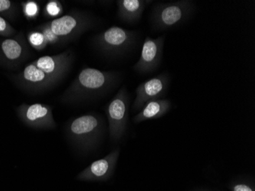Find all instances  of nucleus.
<instances>
[{"instance_id":"nucleus-1","label":"nucleus","mask_w":255,"mask_h":191,"mask_svg":"<svg viewBox=\"0 0 255 191\" xmlns=\"http://www.w3.org/2000/svg\"><path fill=\"white\" fill-rule=\"evenodd\" d=\"M72 62L73 54L71 51H65L56 55L42 56L29 63L14 77V80L27 91L44 92L64 78Z\"/></svg>"},{"instance_id":"nucleus-2","label":"nucleus","mask_w":255,"mask_h":191,"mask_svg":"<svg viewBox=\"0 0 255 191\" xmlns=\"http://www.w3.org/2000/svg\"><path fill=\"white\" fill-rule=\"evenodd\" d=\"M120 74L99 69L86 67L66 90L61 100L80 103L105 94L119 83Z\"/></svg>"},{"instance_id":"nucleus-3","label":"nucleus","mask_w":255,"mask_h":191,"mask_svg":"<svg viewBox=\"0 0 255 191\" xmlns=\"http://www.w3.org/2000/svg\"><path fill=\"white\" fill-rule=\"evenodd\" d=\"M103 131V119L91 113L73 119L67 126L69 139L84 149H93L97 146Z\"/></svg>"},{"instance_id":"nucleus-4","label":"nucleus","mask_w":255,"mask_h":191,"mask_svg":"<svg viewBox=\"0 0 255 191\" xmlns=\"http://www.w3.org/2000/svg\"><path fill=\"white\" fill-rule=\"evenodd\" d=\"M193 10L194 3L190 0L160 2L153 7L150 21L154 29H169L188 19Z\"/></svg>"},{"instance_id":"nucleus-5","label":"nucleus","mask_w":255,"mask_h":191,"mask_svg":"<svg viewBox=\"0 0 255 191\" xmlns=\"http://www.w3.org/2000/svg\"><path fill=\"white\" fill-rule=\"evenodd\" d=\"M61 41L76 39L94 25L91 15L84 11H74L67 15L44 23Z\"/></svg>"},{"instance_id":"nucleus-6","label":"nucleus","mask_w":255,"mask_h":191,"mask_svg":"<svg viewBox=\"0 0 255 191\" xmlns=\"http://www.w3.org/2000/svg\"><path fill=\"white\" fill-rule=\"evenodd\" d=\"M129 97L126 87L119 90L107 106L110 137L113 140L122 139L127 129Z\"/></svg>"},{"instance_id":"nucleus-7","label":"nucleus","mask_w":255,"mask_h":191,"mask_svg":"<svg viewBox=\"0 0 255 191\" xmlns=\"http://www.w3.org/2000/svg\"><path fill=\"white\" fill-rule=\"evenodd\" d=\"M136 32L120 26H112L95 37L96 45L108 55L123 54L132 47Z\"/></svg>"},{"instance_id":"nucleus-8","label":"nucleus","mask_w":255,"mask_h":191,"mask_svg":"<svg viewBox=\"0 0 255 191\" xmlns=\"http://www.w3.org/2000/svg\"><path fill=\"white\" fill-rule=\"evenodd\" d=\"M16 112L21 121L29 127L51 129L57 126L53 117L52 107L48 105L23 103L18 106Z\"/></svg>"},{"instance_id":"nucleus-9","label":"nucleus","mask_w":255,"mask_h":191,"mask_svg":"<svg viewBox=\"0 0 255 191\" xmlns=\"http://www.w3.org/2000/svg\"><path fill=\"white\" fill-rule=\"evenodd\" d=\"M165 35L152 38L147 36L143 43L142 50L134 70L140 74L153 72L160 67L163 57Z\"/></svg>"},{"instance_id":"nucleus-10","label":"nucleus","mask_w":255,"mask_h":191,"mask_svg":"<svg viewBox=\"0 0 255 191\" xmlns=\"http://www.w3.org/2000/svg\"><path fill=\"white\" fill-rule=\"evenodd\" d=\"M169 83L170 75L165 72L140 83L136 89V97L133 103V109L140 110L150 100L164 97L168 89Z\"/></svg>"},{"instance_id":"nucleus-11","label":"nucleus","mask_w":255,"mask_h":191,"mask_svg":"<svg viewBox=\"0 0 255 191\" xmlns=\"http://www.w3.org/2000/svg\"><path fill=\"white\" fill-rule=\"evenodd\" d=\"M28 51L26 39L22 32L0 40V65L9 68L16 67L25 60Z\"/></svg>"},{"instance_id":"nucleus-12","label":"nucleus","mask_w":255,"mask_h":191,"mask_svg":"<svg viewBox=\"0 0 255 191\" xmlns=\"http://www.w3.org/2000/svg\"><path fill=\"white\" fill-rule=\"evenodd\" d=\"M120 156V149L113 151L106 157L93 162L77 176L83 182H104L113 175Z\"/></svg>"},{"instance_id":"nucleus-13","label":"nucleus","mask_w":255,"mask_h":191,"mask_svg":"<svg viewBox=\"0 0 255 191\" xmlns=\"http://www.w3.org/2000/svg\"><path fill=\"white\" fill-rule=\"evenodd\" d=\"M119 18L126 22L134 23L141 19L143 11L151 1L147 0H118Z\"/></svg>"},{"instance_id":"nucleus-14","label":"nucleus","mask_w":255,"mask_h":191,"mask_svg":"<svg viewBox=\"0 0 255 191\" xmlns=\"http://www.w3.org/2000/svg\"><path fill=\"white\" fill-rule=\"evenodd\" d=\"M171 107V102L169 100L155 99L146 103L140 113L134 117L136 123L146 121L149 119H159L164 116Z\"/></svg>"},{"instance_id":"nucleus-15","label":"nucleus","mask_w":255,"mask_h":191,"mask_svg":"<svg viewBox=\"0 0 255 191\" xmlns=\"http://www.w3.org/2000/svg\"><path fill=\"white\" fill-rule=\"evenodd\" d=\"M27 41L37 51H42L48 45L43 33L37 29L28 32Z\"/></svg>"},{"instance_id":"nucleus-16","label":"nucleus","mask_w":255,"mask_h":191,"mask_svg":"<svg viewBox=\"0 0 255 191\" xmlns=\"http://www.w3.org/2000/svg\"><path fill=\"white\" fill-rule=\"evenodd\" d=\"M22 12L28 20H34L39 15L40 6L38 2L28 0L21 3Z\"/></svg>"},{"instance_id":"nucleus-17","label":"nucleus","mask_w":255,"mask_h":191,"mask_svg":"<svg viewBox=\"0 0 255 191\" xmlns=\"http://www.w3.org/2000/svg\"><path fill=\"white\" fill-rule=\"evenodd\" d=\"M16 6L10 0H0V17L8 19L13 18L16 13Z\"/></svg>"},{"instance_id":"nucleus-18","label":"nucleus","mask_w":255,"mask_h":191,"mask_svg":"<svg viewBox=\"0 0 255 191\" xmlns=\"http://www.w3.org/2000/svg\"><path fill=\"white\" fill-rule=\"evenodd\" d=\"M63 12V7L61 2L57 0H51L47 2L44 7V15L49 18L59 16Z\"/></svg>"},{"instance_id":"nucleus-19","label":"nucleus","mask_w":255,"mask_h":191,"mask_svg":"<svg viewBox=\"0 0 255 191\" xmlns=\"http://www.w3.org/2000/svg\"><path fill=\"white\" fill-rule=\"evenodd\" d=\"M36 29L43 33L48 44H56L57 43L61 42V40L56 34H54L44 23L42 25H39Z\"/></svg>"},{"instance_id":"nucleus-20","label":"nucleus","mask_w":255,"mask_h":191,"mask_svg":"<svg viewBox=\"0 0 255 191\" xmlns=\"http://www.w3.org/2000/svg\"><path fill=\"white\" fill-rule=\"evenodd\" d=\"M16 33V30L10 25L8 20L0 17V36L9 38Z\"/></svg>"},{"instance_id":"nucleus-21","label":"nucleus","mask_w":255,"mask_h":191,"mask_svg":"<svg viewBox=\"0 0 255 191\" xmlns=\"http://www.w3.org/2000/svg\"><path fill=\"white\" fill-rule=\"evenodd\" d=\"M233 191H254L253 189L248 185L244 184H240V185H236L233 188Z\"/></svg>"}]
</instances>
